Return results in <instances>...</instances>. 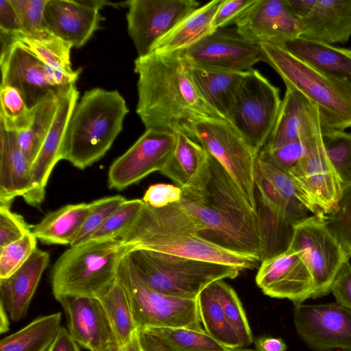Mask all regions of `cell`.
I'll return each mask as SVG.
<instances>
[{
	"instance_id": "6da1fadb",
	"label": "cell",
	"mask_w": 351,
	"mask_h": 351,
	"mask_svg": "<svg viewBox=\"0 0 351 351\" xmlns=\"http://www.w3.org/2000/svg\"><path fill=\"white\" fill-rule=\"evenodd\" d=\"M134 71L138 75L136 112L146 130L182 132L191 138L197 122L224 119L202 95L182 51L137 57Z\"/></svg>"
},
{
	"instance_id": "7a4b0ae2",
	"label": "cell",
	"mask_w": 351,
	"mask_h": 351,
	"mask_svg": "<svg viewBox=\"0 0 351 351\" xmlns=\"http://www.w3.org/2000/svg\"><path fill=\"white\" fill-rule=\"evenodd\" d=\"M210 176L195 189H184L178 203L199 223L201 236L230 251L262 261L258 211L248 204L225 168L209 154Z\"/></svg>"
},
{
	"instance_id": "3957f363",
	"label": "cell",
	"mask_w": 351,
	"mask_h": 351,
	"mask_svg": "<svg viewBox=\"0 0 351 351\" xmlns=\"http://www.w3.org/2000/svg\"><path fill=\"white\" fill-rule=\"evenodd\" d=\"M198 221L178 202L156 208L145 203L135 222L119 238L132 250H145L253 269L261 261L220 247L203 238ZM128 251V252H129Z\"/></svg>"
},
{
	"instance_id": "277c9868",
	"label": "cell",
	"mask_w": 351,
	"mask_h": 351,
	"mask_svg": "<svg viewBox=\"0 0 351 351\" xmlns=\"http://www.w3.org/2000/svg\"><path fill=\"white\" fill-rule=\"evenodd\" d=\"M129 108L117 90L94 88L84 92L66 130L62 160L84 170L102 158L123 129Z\"/></svg>"
},
{
	"instance_id": "5b68a950",
	"label": "cell",
	"mask_w": 351,
	"mask_h": 351,
	"mask_svg": "<svg viewBox=\"0 0 351 351\" xmlns=\"http://www.w3.org/2000/svg\"><path fill=\"white\" fill-rule=\"evenodd\" d=\"M129 247L119 239L91 240L70 247L53 264L51 287L54 298L98 297L116 280Z\"/></svg>"
},
{
	"instance_id": "8992f818",
	"label": "cell",
	"mask_w": 351,
	"mask_h": 351,
	"mask_svg": "<svg viewBox=\"0 0 351 351\" xmlns=\"http://www.w3.org/2000/svg\"><path fill=\"white\" fill-rule=\"evenodd\" d=\"M126 256L139 278L165 295L197 299L210 283L239 276L241 269L226 264L145 250H132Z\"/></svg>"
},
{
	"instance_id": "52a82bcc",
	"label": "cell",
	"mask_w": 351,
	"mask_h": 351,
	"mask_svg": "<svg viewBox=\"0 0 351 351\" xmlns=\"http://www.w3.org/2000/svg\"><path fill=\"white\" fill-rule=\"evenodd\" d=\"M265 62L281 77L286 86L304 95L318 108L328 128H351V83L326 75L280 47L261 43Z\"/></svg>"
},
{
	"instance_id": "ba28073f",
	"label": "cell",
	"mask_w": 351,
	"mask_h": 351,
	"mask_svg": "<svg viewBox=\"0 0 351 351\" xmlns=\"http://www.w3.org/2000/svg\"><path fill=\"white\" fill-rule=\"evenodd\" d=\"M118 276L127 292L138 330L147 328H183L205 331L197 299L176 298L151 289L135 273L126 255L121 262Z\"/></svg>"
},
{
	"instance_id": "9c48e42d",
	"label": "cell",
	"mask_w": 351,
	"mask_h": 351,
	"mask_svg": "<svg viewBox=\"0 0 351 351\" xmlns=\"http://www.w3.org/2000/svg\"><path fill=\"white\" fill-rule=\"evenodd\" d=\"M191 138L225 168L250 206L257 210L255 179L258 152L240 132L226 119H208L194 125Z\"/></svg>"
},
{
	"instance_id": "30bf717a",
	"label": "cell",
	"mask_w": 351,
	"mask_h": 351,
	"mask_svg": "<svg viewBox=\"0 0 351 351\" xmlns=\"http://www.w3.org/2000/svg\"><path fill=\"white\" fill-rule=\"evenodd\" d=\"M281 102L280 90L252 69L239 85L227 120L259 152L271 133Z\"/></svg>"
},
{
	"instance_id": "8fae6325",
	"label": "cell",
	"mask_w": 351,
	"mask_h": 351,
	"mask_svg": "<svg viewBox=\"0 0 351 351\" xmlns=\"http://www.w3.org/2000/svg\"><path fill=\"white\" fill-rule=\"evenodd\" d=\"M289 249L300 253L313 280L311 298L328 295L342 265L349 261L324 220L309 216L294 226Z\"/></svg>"
},
{
	"instance_id": "7c38bea8",
	"label": "cell",
	"mask_w": 351,
	"mask_h": 351,
	"mask_svg": "<svg viewBox=\"0 0 351 351\" xmlns=\"http://www.w3.org/2000/svg\"><path fill=\"white\" fill-rule=\"evenodd\" d=\"M322 131L321 122L305 135V154L287 173L325 219L336 208L343 186L326 155Z\"/></svg>"
},
{
	"instance_id": "4fadbf2b",
	"label": "cell",
	"mask_w": 351,
	"mask_h": 351,
	"mask_svg": "<svg viewBox=\"0 0 351 351\" xmlns=\"http://www.w3.org/2000/svg\"><path fill=\"white\" fill-rule=\"evenodd\" d=\"M182 53L190 65L230 72H246L265 62L261 45L245 38L237 28L217 29Z\"/></svg>"
},
{
	"instance_id": "5bb4252c",
	"label": "cell",
	"mask_w": 351,
	"mask_h": 351,
	"mask_svg": "<svg viewBox=\"0 0 351 351\" xmlns=\"http://www.w3.org/2000/svg\"><path fill=\"white\" fill-rule=\"evenodd\" d=\"M176 141V132L145 130L110 165L108 187L121 191L154 171H160L173 152Z\"/></svg>"
},
{
	"instance_id": "9a60e30c",
	"label": "cell",
	"mask_w": 351,
	"mask_h": 351,
	"mask_svg": "<svg viewBox=\"0 0 351 351\" xmlns=\"http://www.w3.org/2000/svg\"><path fill=\"white\" fill-rule=\"evenodd\" d=\"M199 5L195 0L128 1L127 29L138 57L149 54L161 38Z\"/></svg>"
},
{
	"instance_id": "2e32d148",
	"label": "cell",
	"mask_w": 351,
	"mask_h": 351,
	"mask_svg": "<svg viewBox=\"0 0 351 351\" xmlns=\"http://www.w3.org/2000/svg\"><path fill=\"white\" fill-rule=\"evenodd\" d=\"M293 322L311 350L351 351V311L337 302L295 305Z\"/></svg>"
},
{
	"instance_id": "e0dca14e",
	"label": "cell",
	"mask_w": 351,
	"mask_h": 351,
	"mask_svg": "<svg viewBox=\"0 0 351 351\" xmlns=\"http://www.w3.org/2000/svg\"><path fill=\"white\" fill-rule=\"evenodd\" d=\"M257 286L265 295L288 299L295 305L312 298V275L300 253L289 249L263 260L256 276Z\"/></svg>"
},
{
	"instance_id": "ac0fdd59",
	"label": "cell",
	"mask_w": 351,
	"mask_h": 351,
	"mask_svg": "<svg viewBox=\"0 0 351 351\" xmlns=\"http://www.w3.org/2000/svg\"><path fill=\"white\" fill-rule=\"evenodd\" d=\"M58 107L49 132L32 164V181L23 199L32 206L44 200L45 187L57 162L62 160V149L66 130L73 110L79 99L75 84L58 92Z\"/></svg>"
},
{
	"instance_id": "d6986e66",
	"label": "cell",
	"mask_w": 351,
	"mask_h": 351,
	"mask_svg": "<svg viewBox=\"0 0 351 351\" xmlns=\"http://www.w3.org/2000/svg\"><path fill=\"white\" fill-rule=\"evenodd\" d=\"M235 25L242 36L258 44L278 45L302 33V22L287 0H257Z\"/></svg>"
},
{
	"instance_id": "ffe728a7",
	"label": "cell",
	"mask_w": 351,
	"mask_h": 351,
	"mask_svg": "<svg viewBox=\"0 0 351 351\" xmlns=\"http://www.w3.org/2000/svg\"><path fill=\"white\" fill-rule=\"evenodd\" d=\"M72 338L89 351H104L117 343L106 311L97 297H64L58 301Z\"/></svg>"
},
{
	"instance_id": "44dd1931",
	"label": "cell",
	"mask_w": 351,
	"mask_h": 351,
	"mask_svg": "<svg viewBox=\"0 0 351 351\" xmlns=\"http://www.w3.org/2000/svg\"><path fill=\"white\" fill-rule=\"evenodd\" d=\"M104 20L99 10L80 0H47L44 10L45 28L77 48L90 40Z\"/></svg>"
},
{
	"instance_id": "7402d4cb",
	"label": "cell",
	"mask_w": 351,
	"mask_h": 351,
	"mask_svg": "<svg viewBox=\"0 0 351 351\" xmlns=\"http://www.w3.org/2000/svg\"><path fill=\"white\" fill-rule=\"evenodd\" d=\"M0 64L1 86L16 88L29 108L34 107L50 90H57L47 80L45 64L17 45L14 44L5 55L0 57Z\"/></svg>"
},
{
	"instance_id": "603a6c76",
	"label": "cell",
	"mask_w": 351,
	"mask_h": 351,
	"mask_svg": "<svg viewBox=\"0 0 351 351\" xmlns=\"http://www.w3.org/2000/svg\"><path fill=\"white\" fill-rule=\"evenodd\" d=\"M49 259V252L37 248L18 270L0 278V303L12 321L18 322L26 315Z\"/></svg>"
},
{
	"instance_id": "cb8c5ba5",
	"label": "cell",
	"mask_w": 351,
	"mask_h": 351,
	"mask_svg": "<svg viewBox=\"0 0 351 351\" xmlns=\"http://www.w3.org/2000/svg\"><path fill=\"white\" fill-rule=\"evenodd\" d=\"M280 110L265 149L304 138L322 120L318 108L304 95L286 86Z\"/></svg>"
},
{
	"instance_id": "d4e9b609",
	"label": "cell",
	"mask_w": 351,
	"mask_h": 351,
	"mask_svg": "<svg viewBox=\"0 0 351 351\" xmlns=\"http://www.w3.org/2000/svg\"><path fill=\"white\" fill-rule=\"evenodd\" d=\"M301 22V37L330 45L345 43L351 37V0H315Z\"/></svg>"
},
{
	"instance_id": "484cf974",
	"label": "cell",
	"mask_w": 351,
	"mask_h": 351,
	"mask_svg": "<svg viewBox=\"0 0 351 351\" xmlns=\"http://www.w3.org/2000/svg\"><path fill=\"white\" fill-rule=\"evenodd\" d=\"M173 152L160 171L182 189L202 186L210 176L209 154L196 141L176 132Z\"/></svg>"
},
{
	"instance_id": "4316f807",
	"label": "cell",
	"mask_w": 351,
	"mask_h": 351,
	"mask_svg": "<svg viewBox=\"0 0 351 351\" xmlns=\"http://www.w3.org/2000/svg\"><path fill=\"white\" fill-rule=\"evenodd\" d=\"M320 73L351 83V49L297 37L276 45Z\"/></svg>"
},
{
	"instance_id": "83f0119b",
	"label": "cell",
	"mask_w": 351,
	"mask_h": 351,
	"mask_svg": "<svg viewBox=\"0 0 351 351\" xmlns=\"http://www.w3.org/2000/svg\"><path fill=\"white\" fill-rule=\"evenodd\" d=\"M32 167L21 150L14 132L0 125V206H11L29 190Z\"/></svg>"
},
{
	"instance_id": "f1b7e54d",
	"label": "cell",
	"mask_w": 351,
	"mask_h": 351,
	"mask_svg": "<svg viewBox=\"0 0 351 351\" xmlns=\"http://www.w3.org/2000/svg\"><path fill=\"white\" fill-rule=\"evenodd\" d=\"M222 1H209L189 13L154 45L151 52L183 51L213 33V20Z\"/></svg>"
},
{
	"instance_id": "f546056e",
	"label": "cell",
	"mask_w": 351,
	"mask_h": 351,
	"mask_svg": "<svg viewBox=\"0 0 351 351\" xmlns=\"http://www.w3.org/2000/svg\"><path fill=\"white\" fill-rule=\"evenodd\" d=\"M92 208V202L65 205L48 213L31 232L43 243L71 245Z\"/></svg>"
},
{
	"instance_id": "4dcf8cb0",
	"label": "cell",
	"mask_w": 351,
	"mask_h": 351,
	"mask_svg": "<svg viewBox=\"0 0 351 351\" xmlns=\"http://www.w3.org/2000/svg\"><path fill=\"white\" fill-rule=\"evenodd\" d=\"M189 65L191 76L203 97L227 119L234 105L239 85L247 71L230 72Z\"/></svg>"
},
{
	"instance_id": "1f68e13d",
	"label": "cell",
	"mask_w": 351,
	"mask_h": 351,
	"mask_svg": "<svg viewBox=\"0 0 351 351\" xmlns=\"http://www.w3.org/2000/svg\"><path fill=\"white\" fill-rule=\"evenodd\" d=\"M5 34L10 36L13 45L24 48L45 65L70 74L76 73L77 70L72 69L71 63V44L46 29L27 34Z\"/></svg>"
},
{
	"instance_id": "d6a6232c",
	"label": "cell",
	"mask_w": 351,
	"mask_h": 351,
	"mask_svg": "<svg viewBox=\"0 0 351 351\" xmlns=\"http://www.w3.org/2000/svg\"><path fill=\"white\" fill-rule=\"evenodd\" d=\"M61 319L60 312L36 318L2 339L0 351H47L61 328Z\"/></svg>"
},
{
	"instance_id": "836d02e7",
	"label": "cell",
	"mask_w": 351,
	"mask_h": 351,
	"mask_svg": "<svg viewBox=\"0 0 351 351\" xmlns=\"http://www.w3.org/2000/svg\"><path fill=\"white\" fill-rule=\"evenodd\" d=\"M59 90H50L31 108L32 121L29 126L22 131L15 132L18 145L32 167L56 116Z\"/></svg>"
},
{
	"instance_id": "e575fe53",
	"label": "cell",
	"mask_w": 351,
	"mask_h": 351,
	"mask_svg": "<svg viewBox=\"0 0 351 351\" xmlns=\"http://www.w3.org/2000/svg\"><path fill=\"white\" fill-rule=\"evenodd\" d=\"M97 298L106 311L117 344L121 348H124L138 330L127 292L119 276L112 286Z\"/></svg>"
},
{
	"instance_id": "d590c367",
	"label": "cell",
	"mask_w": 351,
	"mask_h": 351,
	"mask_svg": "<svg viewBox=\"0 0 351 351\" xmlns=\"http://www.w3.org/2000/svg\"><path fill=\"white\" fill-rule=\"evenodd\" d=\"M197 300L200 321L206 332L228 348H243L209 285L202 291Z\"/></svg>"
},
{
	"instance_id": "8d00e7d4",
	"label": "cell",
	"mask_w": 351,
	"mask_h": 351,
	"mask_svg": "<svg viewBox=\"0 0 351 351\" xmlns=\"http://www.w3.org/2000/svg\"><path fill=\"white\" fill-rule=\"evenodd\" d=\"M256 200L264 245L263 261L289 249L295 226L272 211L261 200Z\"/></svg>"
},
{
	"instance_id": "74e56055",
	"label": "cell",
	"mask_w": 351,
	"mask_h": 351,
	"mask_svg": "<svg viewBox=\"0 0 351 351\" xmlns=\"http://www.w3.org/2000/svg\"><path fill=\"white\" fill-rule=\"evenodd\" d=\"M172 351H234L215 341L206 331L188 328H147Z\"/></svg>"
},
{
	"instance_id": "f35d334b",
	"label": "cell",
	"mask_w": 351,
	"mask_h": 351,
	"mask_svg": "<svg viewBox=\"0 0 351 351\" xmlns=\"http://www.w3.org/2000/svg\"><path fill=\"white\" fill-rule=\"evenodd\" d=\"M209 287L231 326L234 330L242 347L253 341L252 333L245 311L234 290L223 280H216Z\"/></svg>"
},
{
	"instance_id": "ab89813d",
	"label": "cell",
	"mask_w": 351,
	"mask_h": 351,
	"mask_svg": "<svg viewBox=\"0 0 351 351\" xmlns=\"http://www.w3.org/2000/svg\"><path fill=\"white\" fill-rule=\"evenodd\" d=\"M322 138L326 155L343 187L351 184V133L322 124Z\"/></svg>"
},
{
	"instance_id": "60d3db41",
	"label": "cell",
	"mask_w": 351,
	"mask_h": 351,
	"mask_svg": "<svg viewBox=\"0 0 351 351\" xmlns=\"http://www.w3.org/2000/svg\"><path fill=\"white\" fill-rule=\"evenodd\" d=\"M256 199L294 226L308 217V211L286 199L273 183L256 168Z\"/></svg>"
},
{
	"instance_id": "b9f144b4",
	"label": "cell",
	"mask_w": 351,
	"mask_h": 351,
	"mask_svg": "<svg viewBox=\"0 0 351 351\" xmlns=\"http://www.w3.org/2000/svg\"><path fill=\"white\" fill-rule=\"evenodd\" d=\"M0 125L19 132L26 129L32 121V110L14 88L1 86Z\"/></svg>"
},
{
	"instance_id": "7bdbcfd3",
	"label": "cell",
	"mask_w": 351,
	"mask_h": 351,
	"mask_svg": "<svg viewBox=\"0 0 351 351\" xmlns=\"http://www.w3.org/2000/svg\"><path fill=\"white\" fill-rule=\"evenodd\" d=\"M144 204L142 199H126L93 234L90 241L119 238L135 222Z\"/></svg>"
},
{
	"instance_id": "ee69618b",
	"label": "cell",
	"mask_w": 351,
	"mask_h": 351,
	"mask_svg": "<svg viewBox=\"0 0 351 351\" xmlns=\"http://www.w3.org/2000/svg\"><path fill=\"white\" fill-rule=\"evenodd\" d=\"M256 168L273 183L286 199L296 206L311 213L313 215L324 220L319 211L301 193L287 173L282 171L267 161L258 158H257Z\"/></svg>"
},
{
	"instance_id": "f6af8a7d",
	"label": "cell",
	"mask_w": 351,
	"mask_h": 351,
	"mask_svg": "<svg viewBox=\"0 0 351 351\" xmlns=\"http://www.w3.org/2000/svg\"><path fill=\"white\" fill-rule=\"evenodd\" d=\"M326 225L341 245L348 258L351 257V184L342 189L336 208L324 219Z\"/></svg>"
},
{
	"instance_id": "bcb514c9",
	"label": "cell",
	"mask_w": 351,
	"mask_h": 351,
	"mask_svg": "<svg viewBox=\"0 0 351 351\" xmlns=\"http://www.w3.org/2000/svg\"><path fill=\"white\" fill-rule=\"evenodd\" d=\"M37 239L32 232L20 239L0 248V278L18 270L37 249Z\"/></svg>"
},
{
	"instance_id": "7dc6e473",
	"label": "cell",
	"mask_w": 351,
	"mask_h": 351,
	"mask_svg": "<svg viewBox=\"0 0 351 351\" xmlns=\"http://www.w3.org/2000/svg\"><path fill=\"white\" fill-rule=\"evenodd\" d=\"M126 199L120 195L105 197L92 202L93 208L71 247L86 243L110 215Z\"/></svg>"
},
{
	"instance_id": "c3c4849f",
	"label": "cell",
	"mask_w": 351,
	"mask_h": 351,
	"mask_svg": "<svg viewBox=\"0 0 351 351\" xmlns=\"http://www.w3.org/2000/svg\"><path fill=\"white\" fill-rule=\"evenodd\" d=\"M304 138L293 141L274 149L263 148L258 158L267 161L277 169L288 173L305 154Z\"/></svg>"
},
{
	"instance_id": "681fc988",
	"label": "cell",
	"mask_w": 351,
	"mask_h": 351,
	"mask_svg": "<svg viewBox=\"0 0 351 351\" xmlns=\"http://www.w3.org/2000/svg\"><path fill=\"white\" fill-rule=\"evenodd\" d=\"M10 1L19 16L23 34H32L45 29L44 10L47 0Z\"/></svg>"
},
{
	"instance_id": "f907efd6",
	"label": "cell",
	"mask_w": 351,
	"mask_h": 351,
	"mask_svg": "<svg viewBox=\"0 0 351 351\" xmlns=\"http://www.w3.org/2000/svg\"><path fill=\"white\" fill-rule=\"evenodd\" d=\"M32 227L23 216L11 211L10 206H0V248L30 232Z\"/></svg>"
},
{
	"instance_id": "816d5d0a",
	"label": "cell",
	"mask_w": 351,
	"mask_h": 351,
	"mask_svg": "<svg viewBox=\"0 0 351 351\" xmlns=\"http://www.w3.org/2000/svg\"><path fill=\"white\" fill-rule=\"evenodd\" d=\"M257 0H223L214 20L215 29L236 23L254 5Z\"/></svg>"
},
{
	"instance_id": "f5cc1de1",
	"label": "cell",
	"mask_w": 351,
	"mask_h": 351,
	"mask_svg": "<svg viewBox=\"0 0 351 351\" xmlns=\"http://www.w3.org/2000/svg\"><path fill=\"white\" fill-rule=\"evenodd\" d=\"M182 195V189L178 186L158 183L147 189L142 199L151 206L160 208L178 202Z\"/></svg>"
},
{
	"instance_id": "db71d44e",
	"label": "cell",
	"mask_w": 351,
	"mask_h": 351,
	"mask_svg": "<svg viewBox=\"0 0 351 351\" xmlns=\"http://www.w3.org/2000/svg\"><path fill=\"white\" fill-rule=\"evenodd\" d=\"M336 302L351 311V265L345 262L337 274L330 288Z\"/></svg>"
},
{
	"instance_id": "11a10c76",
	"label": "cell",
	"mask_w": 351,
	"mask_h": 351,
	"mask_svg": "<svg viewBox=\"0 0 351 351\" xmlns=\"http://www.w3.org/2000/svg\"><path fill=\"white\" fill-rule=\"evenodd\" d=\"M0 32L9 34L22 32L19 16L10 0H0Z\"/></svg>"
},
{
	"instance_id": "9f6ffc18",
	"label": "cell",
	"mask_w": 351,
	"mask_h": 351,
	"mask_svg": "<svg viewBox=\"0 0 351 351\" xmlns=\"http://www.w3.org/2000/svg\"><path fill=\"white\" fill-rule=\"evenodd\" d=\"M47 351H80V350L78 343L72 338L68 330L61 327Z\"/></svg>"
},
{
	"instance_id": "6f0895ef",
	"label": "cell",
	"mask_w": 351,
	"mask_h": 351,
	"mask_svg": "<svg viewBox=\"0 0 351 351\" xmlns=\"http://www.w3.org/2000/svg\"><path fill=\"white\" fill-rule=\"evenodd\" d=\"M138 336L143 351H172L147 328L138 330Z\"/></svg>"
},
{
	"instance_id": "680465c9",
	"label": "cell",
	"mask_w": 351,
	"mask_h": 351,
	"mask_svg": "<svg viewBox=\"0 0 351 351\" xmlns=\"http://www.w3.org/2000/svg\"><path fill=\"white\" fill-rule=\"evenodd\" d=\"M287 346L280 338L264 337L256 339V351H286Z\"/></svg>"
},
{
	"instance_id": "91938a15",
	"label": "cell",
	"mask_w": 351,
	"mask_h": 351,
	"mask_svg": "<svg viewBox=\"0 0 351 351\" xmlns=\"http://www.w3.org/2000/svg\"><path fill=\"white\" fill-rule=\"evenodd\" d=\"M123 351H143L139 341L138 330L134 333L130 341L123 348Z\"/></svg>"
},
{
	"instance_id": "94428289",
	"label": "cell",
	"mask_w": 351,
	"mask_h": 351,
	"mask_svg": "<svg viewBox=\"0 0 351 351\" xmlns=\"http://www.w3.org/2000/svg\"><path fill=\"white\" fill-rule=\"evenodd\" d=\"M0 331L1 333L5 332L9 329L8 313L3 304L0 303Z\"/></svg>"
},
{
	"instance_id": "6125c7cd",
	"label": "cell",
	"mask_w": 351,
	"mask_h": 351,
	"mask_svg": "<svg viewBox=\"0 0 351 351\" xmlns=\"http://www.w3.org/2000/svg\"><path fill=\"white\" fill-rule=\"evenodd\" d=\"M104 351H123V348H120L117 343H114Z\"/></svg>"
},
{
	"instance_id": "be15d7a7",
	"label": "cell",
	"mask_w": 351,
	"mask_h": 351,
	"mask_svg": "<svg viewBox=\"0 0 351 351\" xmlns=\"http://www.w3.org/2000/svg\"><path fill=\"white\" fill-rule=\"evenodd\" d=\"M234 351H256V350H253V349H242V348H239V349L234 350Z\"/></svg>"
}]
</instances>
